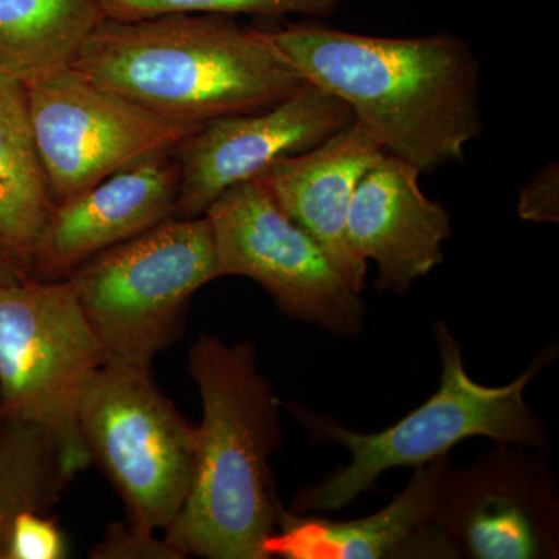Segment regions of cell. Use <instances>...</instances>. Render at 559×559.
Returning a JSON list of instances; mask_svg holds the SVG:
<instances>
[{"instance_id": "15", "label": "cell", "mask_w": 559, "mask_h": 559, "mask_svg": "<svg viewBox=\"0 0 559 559\" xmlns=\"http://www.w3.org/2000/svg\"><path fill=\"white\" fill-rule=\"evenodd\" d=\"M385 151L353 121L307 153L283 157L260 178L283 212L329 253L356 293H362L367 261L347 241V221L360 178Z\"/></svg>"}, {"instance_id": "14", "label": "cell", "mask_w": 559, "mask_h": 559, "mask_svg": "<svg viewBox=\"0 0 559 559\" xmlns=\"http://www.w3.org/2000/svg\"><path fill=\"white\" fill-rule=\"evenodd\" d=\"M450 455L415 468L414 477L385 509L355 521H330L280 510L267 558L384 559L455 558L433 521L437 491Z\"/></svg>"}, {"instance_id": "8", "label": "cell", "mask_w": 559, "mask_h": 559, "mask_svg": "<svg viewBox=\"0 0 559 559\" xmlns=\"http://www.w3.org/2000/svg\"><path fill=\"white\" fill-rule=\"evenodd\" d=\"M215 241L218 278L248 277L283 314L337 336H356L367 308L329 253L283 212L266 183L246 180L205 212Z\"/></svg>"}, {"instance_id": "10", "label": "cell", "mask_w": 559, "mask_h": 559, "mask_svg": "<svg viewBox=\"0 0 559 559\" xmlns=\"http://www.w3.org/2000/svg\"><path fill=\"white\" fill-rule=\"evenodd\" d=\"M433 521L455 558H558L559 495L547 454L498 443L441 476Z\"/></svg>"}, {"instance_id": "6", "label": "cell", "mask_w": 559, "mask_h": 559, "mask_svg": "<svg viewBox=\"0 0 559 559\" xmlns=\"http://www.w3.org/2000/svg\"><path fill=\"white\" fill-rule=\"evenodd\" d=\"M108 362L68 278L27 275L0 288V417L44 430L75 476L92 463L81 396Z\"/></svg>"}, {"instance_id": "20", "label": "cell", "mask_w": 559, "mask_h": 559, "mask_svg": "<svg viewBox=\"0 0 559 559\" xmlns=\"http://www.w3.org/2000/svg\"><path fill=\"white\" fill-rule=\"evenodd\" d=\"M68 543L57 522L43 511H22L10 530L7 559H62Z\"/></svg>"}, {"instance_id": "23", "label": "cell", "mask_w": 559, "mask_h": 559, "mask_svg": "<svg viewBox=\"0 0 559 559\" xmlns=\"http://www.w3.org/2000/svg\"><path fill=\"white\" fill-rule=\"evenodd\" d=\"M27 277L16 260L11 257L9 250L0 245V288L14 285L21 282L22 278Z\"/></svg>"}, {"instance_id": "13", "label": "cell", "mask_w": 559, "mask_h": 559, "mask_svg": "<svg viewBox=\"0 0 559 559\" xmlns=\"http://www.w3.org/2000/svg\"><path fill=\"white\" fill-rule=\"evenodd\" d=\"M418 168L385 153L360 178L347 221L349 249L374 261L377 288L406 294L444 260L451 215L419 187Z\"/></svg>"}, {"instance_id": "1", "label": "cell", "mask_w": 559, "mask_h": 559, "mask_svg": "<svg viewBox=\"0 0 559 559\" xmlns=\"http://www.w3.org/2000/svg\"><path fill=\"white\" fill-rule=\"evenodd\" d=\"M270 35L305 80L344 102L385 153L419 173L463 162L481 134L479 60L457 36L381 38L320 24Z\"/></svg>"}, {"instance_id": "19", "label": "cell", "mask_w": 559, "mask_h": 559, "mask_svg": "<svg viewBox=\"0 0 559 559\" xmlns=\"http://www.w3.org/2000/svg\"><path fill=\"white\" fill-rule=\"evenodd\" d=\"M103 20L134 21L171 13H207L223 16L329 17L342 0H95Z\"/></svg>"}, {"instance_id": "5", "label": "cell", "mask_w": 559, "mask_h": 559, "mask_svg": "<svg viewBox=\"0 0 559 559\" xmlns=\"http://www.w3.org/2000/svg\"><path fill=\"white\" fill-rule=\"evenodd\" d=\"M66 278L109 360L151 369L178 340L191 297L218 280L212 226L171 216Z\"/></svg>"}, {"instance_id": "17", "label": "cell", "mask_w": 559, "mask_h": 559, "mask_svg": "<svg viewBox=\"0 0 559 559\" xmlns=\"http://www.w3.org/2000/svg\"><path fill=\"white\" fill-rule=\"evenodd\" d=\"M102 21L95 0H0V73L28 83L69 68Z\"/></svg>"}, {"instance_id": "16", "label": "cell", "mask_w": 559, "mask_h": 559, "mask_svg": "<svg viewBox=\"0 0 559 559\" xmlns=\"http://www.w3.org/2000/svg\"><path fill=\"white\" fill-rule=\"evenodd\" d=\"M53 207L33 134L27 87L0 73V245L27 275Z\"/></svg>"}, {"instance_id": "12", "label": "cell", "mask_w": 559, "mask_h": 559, "mask_svg": "<svg viewBox=\"0 0 559 559\" xmlns=\"http://www.w3.org/2000/svg\"><path fill=\"white\" fill-rule=\"evenodd\" d=\"M179 182L176 150L162 151L55 205L28 277H69L92 257L171 218Z\"/></svg>"}, {"instance_id": "3", "label": "cell", "mask_w": 559, "mask_h": 559, "mask_svg": "<svg viewBox=\"0 0 559 559\" xmlns=\"http://www.w3.org/2000/svg\"><path fill=\"white\" fill-rule=\"evenodd\" d=\"M72 66L139 108L191 128L270 108L307 83L270 32L223 14L103 20Z\"/></svg>"}, {"instance_id": "9", "label": "cell", "mask_w": 559, "mask_h": 559, "mask_svg": "<svg viewBox=\"0 0 559 559\" xmlns=\"http://www.w3.org/2000/svg\"><path fill=\"white\" fill-rule=\"evenodd\" d=\"M25 87L55 205L128 165L178 148L198 130L139 108L73 66L28 81Z\"/></svg>"}, {"instance_id": "11", "label": "cell", "mask_w": 559, "mask_h": 559, "mask_svg": "<svg viewBox=\"0 0 559 559\" xmlns=\"http://www.w3.org/2000/svg\"><path fill=\"white\" fill-rule=\"evenodd\" d=\"M353 121L344 102L307 81L270 108L202 124L176 148L180 182L173 218L204 216L230 187L260 178L283 157L316 148Z\"/></svg>"}, {"instance_id": "22", "label": "cell", "mask_w": 559, "mask_h": 559, "mask_svg": "<svg viewBox=\"0 0 559 559\" xmlns=\"http://www.w3.org/2000/svg\"><path fill=\"white\" fill-rule=\"evenodd\" d=\"M518 213L522 219L533 223L559 221V167L558 162L546 165L536 173L521 191Z\"/></svg>"}, {"instance_id": "18", "label": "cell", "mask_w": 559, "mask_h": 559, "mask_svg": "<svg viewBox=\"0 0 559 559\" xmlns=\"http://www.w3.org/2000/svg\"><path fill=\"white\" fill-rule=\"evenodd\" d=\"M73 479L60 448L44 430L0 417V559H7L17 514L49 513Z\"/></svg>"}, {"instance_id": "2", "label": "cell", "mask_w": 559, "mask_h": 559, "mask_svg": "<svg viewBox=\"0 0 559 559\" xmlns=\"http://www.w3.org/2000/svg\"><path fill=\"white\" fill-rule=\"evenodd\" d=\"M189 371L202 406L193 479L164 538L183 558L267 559L264 544L282 510L271 471L283 443L280 400L253 342L201 334Z\"/></svg>"}, {"instance_id": "7", "label": "cell", "mask_w": 559, "mask_h": 559, "mask_svg": "<svg viewBox=\"0 0 559 559\" xmlns=\"http://www.w3.org/2000/svg\"><path fill=\"white\" fill-rule=\"evenodd\" d=\"M79 425L128 522L151 533L170 527L193 479L197 426L157 388L151 369L105 364L81 396Z\"/></svg>"}, {"instance_id": "4", "label": "cell", "mask_w": 559, "mask_h": 559, "mask_svg": "<svg viewBox=\"0 0 559 559\" xmlns=\"http://www.w3.org/2000/svg\"><path fill=\"white\" fill-rule=\"evenodd\" d=\"M433 337L441 359L439 389L426 403L388 429L356 432L299 404H285L312 440L336 441L352 454V462L345 468L334 471L320 484L299 492L294 513L344 509L362 492L373 489L385 471L428 465L450 455L455 444L471 437H487L496 443L518 444L550 454L549 432L528 406L524 392L557 358V344L536 356L520 378L491 388L469 377L457 341L443 320L433 323Z\"/></svg>"}, {"instance_id": "21", "label": "cell", "mask_w": 559, "mask_h": 559, "mask_svg": "<svg viewBox=\"0 0 559 559\" xmlns=\"http://www.w3.org/2000/svg\"><path fill=\"white\" fill-rule=\"evenodd\" d=\"M90 555L94 559H183L167 539L157 538L156 533L134 527L130 522L110 525Z\"/></svg>"}]
</instances>
